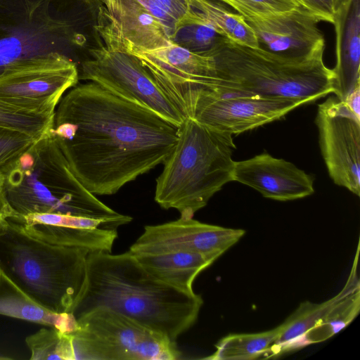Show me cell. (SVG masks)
Returning a JSON list of instances; mask_svg holds the SVG:
<instances>
[{"mask_svg":"<svg viewBox=\"0 0 360 360\" xmlns=\"http://www.w3.org/2000/svg\"><path fill=\"white\" fill-rule=\"evenodd\" d=\"M58 103L52 134L95 195L115 194L163 164L178 139L179 127L92 82L73 86Z\"/></svg>","mask_w":360,"mask_h":360,"instance_id":"cell-1","label":"cell"},{"mask_svg":"<svg viewBox=\"0 0 360 360\" xmlns=\"http://www.w3.org/2000/svg\"><path fill=\"white\" fill-rule=\"evenodd\" d=\"M203 300L158 280L130 251L89 252L86 276L72 314L77 319L104 307L176 341L196 321Z\"/></svg>","mask_w":360,"mask_h":360,"instance_id":"cell-2","label":"cell"},{"mask_svg":"<svg viewBox=\"0 0 360 360\" xmlns=\"http://www.w3.org/2000/svg\"><path fill=\"white\" fill-rule=\"evenodd\" d=\"M325 41L302 55L276 53L223 37L208 51L212 69L203 89L221 95L315 101L333 93L334 74L323 62Z\"/></svg>","mask_w":360,"mask_h":360,"instance_id":"cell-3","label":"cell"},{"mask_svg":"<svg viewBox=\"0 0 360 360\" xmlns=\"http://www.w3.org/2000/svg\"><path fill=\"white\" fill-rule=\"evenodd\" d=\"M1 171L8 200L17 217L62 214L101 220L117 230L132 221L82 184L52 131Z\"/></svg>","mask_w":360,"mask_h":360,"instance_id":"cell-4","label":"cell"},{"mask_svg":"<svg viewBox=\"0 0 360 360\" xmlns=\"http://www.w3.org/2000/svg\"><path fill=\"white\" fill-rule=\"evenodd\" d=\"M89 252L32 236L10 219L0 229V273L55 313L72 314L84 283Z\"/></svg>","mask_w":360,"mask_h":360,"instance_id":"cell-5","label":"cell"},{"mask_svg":"<svg viewBox=\"0 0 360 360\" xmlns=\"http://www.w3.org/2000/svg\"><path fill=\"white\" fill-rule=\"evenodd\" d=\"M232 136L217 132L190 117L179 127L176 143L156 179L155 200L193 218L221 188L233 181Z\"/></svg>","mask_w":360,"mask_h":360,"instance_id":"cell-6","label":"cell"},{"mask_svg":"<svg viewBox=\"0 0 360 360\" xmlns=\"http://www.w3.org/2000/svg\"><path fill=\"white\" fill-rule=\"evenodd\" d=\"M79 5L80 0H0V75L53 53L73 60L69 52L80 44Z\"/></svg>","mask_w":360,"mask_h":360,"instance_id":"cell-7","label":"cell"},{"mask_svg":"<svg viewBox=\"0 0 360 360\" xmlns=\"http://www.w3.org/2000/svg\"><path fill=\"white\" fill-rule=\"evenodd\" d=\"M69 333L75 360H176V341L111 309L100 307L77 319Z\"/></svg>","mask_w":360,"mask_h":360,"instance_id":"cell-8","label":"cell"},{"mask_svg":"<svg viewBox=\"0 0 360 360\" xmlns=\"http://www.w3.org/2000/svg\"><path fill=\"white\" fill-rule=\"evenodd\" d=\"M104 44L89 50L79 79L94 82L126 101L139 104L180 127L186 117L160 89L141 60L127 49L110 25L98 27Z\"/></svg>","mask_w":360,"mask_h":360,"instance_id":"cell-9","label":"cell"},{"mask_svg":"<svg viewBox=\"0 0 360 360\" xmlns=\"http://www.w3.org/2000/svg\"><path fill=\"white\" fill-rule=\"evenodd\" d=\"M75 61L58 53L19 63L0 75V101L39 115H54L64 93L77 84Z\"/></svg>","mask_w":360,"mask_h":360,"instance_id":"cell-10","label":"cell"},{"mask_svg":"<svg viewBox=\"0 0 360 360\" xmlns=\"http://www.w3.org/2000/svg\"><path fill=\"white\" fill-rule=\"evenodd\" d=\"M322 157L333 182L360 195V118L336 96L319 104L315 118Z\"/></svg>","mask_w":360,"mask_h":360,"instance_id":"cell-11","label":"cell"},{"mask_svg":"<svg viewBox=\"0 0 360 360\" xmlns=\"http://www.w3.org/2000/svg\"><path fill=\"white\" fill-rule=\"evenodd\" d=\"M306 103L298 99L225 96L202 89L188 117L217 132L233 136L279 120Z\"/></svg>","mask_w":360,"mask_h":360,"instance_id":"cell-12","label":"cell"},{"mask_svg":"<svg viewBox=\"0 0 360 360\" xmlns=\"http://www.w3.org/2000/svg\"><path fill=\"white\" fill-rule=\"evenodd\" d=\"M129 51L141 60L181 114L188 117L197 94L203 89L204 82L212 71L211 56L175 43L150 51Z\"/></svg>","mask_w":360,"mask_h":360,"instance_id":"cell-13","label":"cell"},{"mask_svg":"<svg viewBox=\"0 0 360 360\" xmlns=\"http://www.w3.org/2000/svg\"><path fill=\"white\" fill-rule=\"evenodd\" d=\"M245 233L240 229H230L200 222L193 218L148 225L130 246L138 253L191 252L204 255L214 261L236 244Z\"/></svg>","mask_w":360,"mask_h":360,"instance_id":"cell-14","label":"cell"},{"mask_svg":"<svg viewBox=\"0 0 360 360\" xmlns=\"http://www.w3.org/2000/svg\"><path fill=\"white\" fill-rule=\"evenodd\" d=\"M240 15L254 32L259 47L270 52L302 55L325 41L318 27L322 18L302 6L271 14Z\"/></svg>","mask_w":360,"mask_h":360,"instance_id":"cell-15","label":"cell"},{"mask_svg":"<svg viewBox=\"0 0 360 360\" xmlns=\"http://www.w3.org/2000/svg\"><path fill=\"white\" fill-rule=\"evenodd\" d=\"M233 181L248 186L264 197L287 201L314 193V177L290 162L264 153L235 161Z\"/></svg>","mask_w":360,"mask_h":360,"instance_id":"cell-16","label":"cell"},{"mask_svg":"<svg viewBox=\"0 0 360 360\" xmlns=\"http://www.w3.org/2000/svg\"><path fill=\"white\" fill-rule=\"evenodd\" d=\"M333 24L336 56L333 94L344 101L360 84V0H340Z\"/></svg>","mask_w":360,"mask_h":360,"instance_id":"cell-17","label":"cell"},{"mask_svg":"<svg viewBox=\"0 0 360 360\" xmlns=\"http://www.w3.org/2000/svg\"><path fill=\"white\" fill-rule=\"evenodd\" d=\"M108 24L132 51H150L173 41L161 22L138 0H102Z\"/></svg>","mask_w":360,"mask_h":360,"instance_id":"cell-18","label":"cell"},{"mask_svg":"<svg viewBox=\"0 0 360 360\" xmlns=\"http://www.w3.org/2000/svg\"><path fill=\"white\" fill-rule=\"evenodd\" d=\"M359 252V248L357 252ZM358 253L349 276L342 290L335 297L322 303L304 302L283 323V329L270 350V356L298 349V343L302 336L321 319H323L340 301L359 288L356 274Z\"/></svg>","mask_w":360,"mask_h":360,"instance_id":"cell-19","label":"cell"},{"mask_svg":"<svg viewBox=\"0 0 360 360\" xmlns=\"http://www.w3.org/2000/svg\"><path fill=\"white\" fill-rule=\"evenodd\" d=\"M134 255L154 277L185 292H193V283L197 276L214 262L204 255L191 252Z\"/></svg>","mask_w":360,"mask_h":360,"instance_id":"cell-20","label":"cell"},{"mask_svg":"<svg viewBox=\"0 0 360 360\" xmlns=\"http://www.w3.org/2000/svg\"><path fill=\"white\" fill-rule=\"evenodd\" d=\"M0 314L53 327L64 333L77 328L71 313H55L32 300L0 273Z\"/></svg>","mask_w":360,"mask_h":360,"instance_id":"cell-21","label":"cell"},{"mask_svg":"<svg viewBox=\"0 0 360 360\" xmlns=\"http://www.w3.org/2000/svg\"><path fill=\"white\" fill-rule=\"evenodd\" d=\"M29 235L51 243L84 248L90 252H111L117 231L24 224L10 219Z\"/></svg>","mask_w":360,"mask_h":360,"instance_id":"cell-22","label":"cell"},{"mask_svg":"<svg viewBox=\"0 0 360 360\" xmlns=\"http://www.w3.org/2000/svg\"><path fill=\"white\" fill-rule=\"evenodd\" d=\"M282 329L283 326L281 324L267 331L226 335L215 345V352L204 359L210 360H250L262 356H264V354H270V350Z\"/></svg>","mask_w":360,"mask_h":360,"instance_id":"cell-23","label":"cell"},{"mask_svg":"<svg viewBox=\"0 0 360 360\" xmlns=\"http://www.w3.org/2000/svg\"><path fill=\"white\" fill-rule=\"evenodd\" d=\"M198 11L219 32L241 45L259 48L257 37L238 13L229 11L217 0H191Z\"/></svg>","mask_w":360,"mask_h":360,"instance_id":"cell-24","label":"cell"},{"mask_svg":"<svg viewBox=\"0 0 360 360\" xmlns=\"http://www.w3.org/2000/svg\"><path fill=\"white\" fill-rule=\"evenodd\" d=\"M359 289L347 295L310 328L300 339L298 348L328 340L349 324L359 311Z\"/></svg>","mask_w":360,"mask_h":360,"instance_id":"cell-25","label":"cell"},{"mask_svg":"<svg viewBox=\"0 0 360 360\" xmlns=\"http://www.w3.org/2000/svg\"><path fill=\"white\" fill-rule=\"evenodd\" d=\"M138 1L161 22L172 41L181 27L203 20L191 0Z\"/></svg>","mask_w":360,"mask_h":360,"instance_id":"cell-26","label":"cell"},{"mask_svg":"<svg viewBox=\"0 0 360 360\" xmlns=\"http://www.w3.org/2000/svg\"><path fill=\"white\" fill-rule=\"evenodd\" d=\"M25 342L31 352V360H75L70 335L56 328H42L28 335Z\"/></svg>","mask_w":360,"mask_h":360,"instance_id":"cell-27","label":"cell"},{"mask_svg":"<svg viewBox=\"0 0 360 360\" xmlns=\"http://www.w3.org/2000/svg\"><path fill=\"white\" fill-rule=\"evenodd\" d=\"M54 115H39L9 105L0 101V127L40 140L51 133Z\"/></svg>","mask_w":360,"mask_h":360,"instance_id":"cell-28","label":"cell"},{"mask_svg":"<svg viewBox=\"0 0 360 360\" xmlns=\"http://www.w3.org/2000/svg\"><path fill=\"white\" fill-rule=\"evenodd\" d=\"M224 36L204 18L201 21L181 27L177 31L173 43L191 51L202 53L210 50Z\"/></svg>","mask_w":360,"mask_h":360,"instance_id":"cell-29","label":"cell"},{"mask_svg":"<svg viewBox=\"0 0 360 360\" xmlns=\"http://www.w3.org/2000/svg\"><path fill=\"white\" fill-rule=\"evenodd\" d=\"M39 141L21 132L0 127V170H3Z\"/></svg>","mask_w":360,"mask_h":360,"instance_id":"cell-30","label":"cell"},{"mask_svg":"<svg viewBox=\"0 0 360 360\" xmlns=\"http://www.w3.org/2000/svg\"><path fill=\"white\" fill-rule=\"evenodd\" d=\"M230 6L237 13L271 14L301 6L297 0H217Z\"/></svg>","mask_w":360,"mask_h":360,"instance_id":"cell-31","label":"cell"},{"mask_svg":"<svg viewBox=\"0 0 360 360\" xmlns=\"http://www.w3.org/2000/svg\"><path fill=\"white\" fill-rule=\"evenodd\" d=\"M16 217V214L8 200L5 188L4 174L0 170V229L7 219Z\"/></svg>","mask_w":360,"mask_h":360,"instance_id":"cell-32","label":"cell"},{"mask_svg":"<svg viewBox=\"0 0 360 360\" xmlns=\"http://www.w3.org/2000/svg\"><path fill=\"white\" fill-rule=\"evenodd\" d=\"M343 102L356 117L360 118V84L356 86Z\"/></svg>","mask_w":360,"mask_h":360,"instance_id":"cell-33","label":"cell"},{"mask_svg":"<svg viewBox=\"0 0 360 360\" xmlns=\"http://www.w3.org/2000/svg\"><path fill=\"white\" fill-rule=\"evenodd\" d=\"M328 14L334 22V17L340 0H321Z\"/></svg>","mask_w":360,"mask_h":360,"instance_id":"cell-34","label":"cell"}]
</instances>
